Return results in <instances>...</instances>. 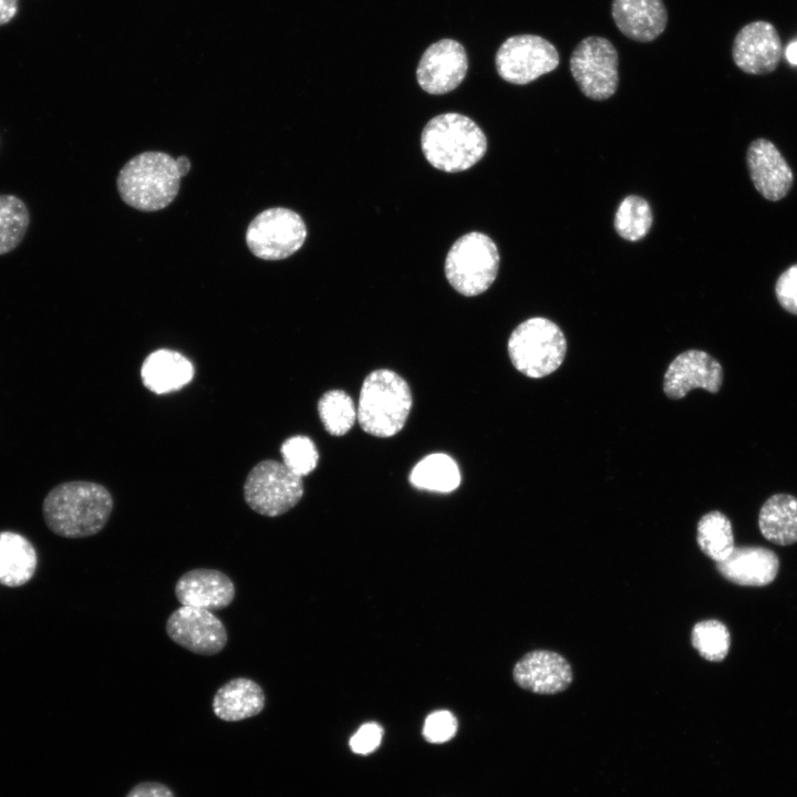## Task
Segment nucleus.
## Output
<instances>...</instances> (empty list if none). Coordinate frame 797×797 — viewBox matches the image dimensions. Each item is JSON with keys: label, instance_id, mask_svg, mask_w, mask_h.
Returning a JSON list of instances; mask_svg holds the SVG:
<instances>
[{"label": "nucleus", "instance_id": "nucleus-14", "mask_svg": "<svg viewBox=\"0 0 797 797\" xmlns=\"http://www.w3.org/2000/svg\"><path fill=\"white\" fill-rule=\"evenodd\" d=\"M782 53L780 39L766 21H755L743 27L735 37L732 55L735 64L749 74L773 72Z\"/></svg>", "mask_w": 797, "mask_h": 797}, {"label": "nucleus", "instance_id": "nucleus-30", "mask_svg": "<svg viewBox=\"0 0 797 797\" xmlns=\"http://www.w3.org/2000/svg\"><path fill=\"white\" fill-rule=\"evenodd\" d=\"M282 463L301 478L314 470L319 460L314 443L307 436L297 435L281 445Z\"/></svg>", "mask_w": 797, "mask_h": 797}, {"label": "nucleus", "instance_id": "nucleus-26", "mask_svg": "<svg viewBox=\"0 0 797 797\" xmlns=\"http://www.w3.org/2000/svg\"><path fill=\"white\" fill-rule=\"evenodd\" d=\"M30 224L25 203L15 195L0 194V256L14 250L23 240Z\"/></svg>", "mask_w": 797, "mask_h": 797}, {"label": "nucleus", "instance_id": "nucleus-32", "mask_svg": "<svg viewBox=\"0 0 797 797\" xmlns=\"http://www.w3.org/2000/svg\"><path fill=\"white\" fill-rule=\"evenodd\" d=\"M383 728L374 722L365 723L350 738L349 745L353 753L368 755L373 753L381 744Z\"/></svg>", "mask_w": 797, "mask_h": 797}, {"label": "nucleus", "instance_id": "nucleus-9", "mask_svg": "<svg viewBox=\"0 0 797 797\" xmlns=\"http://www.w3.org/2000/svg\"><path fill=\"white\" fill-rule=\"evenodd\" d=\"M307 227L293 210L273 207L261 211L249 224L246 242L250 251L265 260L284 259L303 245Z\"/></svg>", "mask_w": 797, "mask_h": 797}, {"label": "nucleus", "instance_id": "nucleus-31", "mask_svg": "<svg viewBox=\"0 0 797 797\" xmlns=\"http://www.w3.org/2000/svg\"><path fill=\"white\" fill-rule=\"evenodd\" d=\"M457 732L456 717L445 710L431 713L423 726V737L432 744H442L452 739Z\"/></svg>", "mask_w": 797, "mask_h": 797}, {"label": "nucleus", "instance_id": "nucleus-23", "mask_svg": "<svg viewBox=\"0 0 797 797\" xmlns=\"http://www.w3.org/2000/svg\"><path fill=\"white\" fill-rule=\"evenodd\" d=\"M758 527L767 540L788 546L797 542V498L788 494H775L762 506Z\"/></svg>", "mask_w": 797, "mask_h": 797}, {"label": "nucleus", "instance_id": "nucleus-4", "mask_svg": "<svg viewBox=\"0 0 797 797\" xmlns=\"http://www.w3.org/2000/svg\"><path fill=\"white\" fill-rule=\"evenodd\" d=\"M411 407L412 393L406 381L393 371L375 370L361 387L356 418L364 432L390 437L404 427Z\"/></svg>", "mask_w": 797, "mask_h": 797}, {"label": "nucleus", "instance_id": "nucleus-35", "mask_svg": "<svg viewBox=\"0 0 797 797\" xmlns=\"http://www.w3.org/2000/svg\"><path fill=\"white\" fill-rule=\"evenodd\" d=\"M19 0H0V25L9 23L18 13Z\"/></svg>", "mask_w": 797, "mask_h": 797}, {"label": "nucleus", "instance_id": "nucleus-3", "mask_svg": "<svg viewBox=\"0 0 797 797\" xmlns=\"http://www.w3.org/2000/svg\"><path fill=\"white\" fill-rule=\"evenodd\" d=\"M180 178L176 158L163 152H144L122 167L116 183L125 204L142 211H156L175 199Z\"/></svg>", "mask_w": 797, "mask_h": 797}, {"label": "nucleus", "instance_id": "nucleus-21", "mask_svg": "<svg viewBox=\"0 0 797 797\" xmlns=\"http://www.w3.org/2000/svg\"><path fill=\"white\" fill-rule=\"evenodd\" d=\"M144 385L156 394L176 391L194 376L192 362L178 352L157 350L151 353L141 369Z\"/></svg>", "mask_w": 797, "mask_h": 797}, {"label": "nucleus", "instance_id": "nucleus-7", "mask_svg": "<svg viewBox=\"0 0 797 797\" xmlns=\"http://www.w3.org/2000/svg\"><path fill=\"white\" fill-rule=\"evenodd\" d=\"M302 495V478L282 462L273 459H265L253 466L244 484L246 504L266 517L286 514L299 503Z\"/></svg>", "mask_w": 797, "mask_h": 797}, {"label": "nucleus", "instance_id": "nucleus-2", "mask_svg": "<svg viewBox=\"0 0 797 797\" xmlns=\"http://www.w3.org/2000/svg\"><path fill=\"white\" fill-rule=\"evenodd\" d=\"M421 146L427 162L446 173L466 170L487 151L482 128L469 117L445 113L433 117L423 128Z\"/></svg>", "mask_w": 797, "mask_h": 797}, {"label": "nucleus", "instance_id": "nucleus-12", "mask_svg": "<svg viewBox=\"0 0 797 797\" xmlns=\"http://www.w3.org/2000/svg\"><path fill=\"white\" fill-rule=\"evenodd\" d=\"M468 58L465 48L453 39L432 43L422 54L416 79L427 93L439 95L456 89L465 79Z\"/></svg>", "mask_w": 797, "mask_h": 797}, {"label": "nucleus", "instance_id": "nucleus-29", "mask_svg": "<svg viewBox=\"0 0 797 797\" xmlns=\"http://www.w3.org/2000/svg\"><path fill=\"white\" fill-rule=\"evenodd\" d=\"M692 645L702 658L721 662L728 654L731 634L727 627L715 619L697 622L692 629Z\"/></svg>", "mask_w": 797, "mask_h": 797}, {"label": "nucleus", "instance_id": "nucleus-27", "mask_svg": "<svg viewBox=\"0 0 797 797\" xmlns=\"http://www.w3.org/2000/svg\"><path fill=\"white\" fill-rule=\"evenodd\" d=\"M653 215L649 203L636 195L627 196L618 206L613 226L623 239L638 241L652 226Z\"/></svg>", "mask_w": 797, "mask_h": 797}, {"label": "nucleus", "instance_id": "nucleus-11", "mask_svg": "<svg viewBox=\"0 0 797 797\" xmlns=\"http://www.w3.org/2000/svg\"><path fill=\"white\" fill-rule=\"evenodd\" d=\"M166 633L176 644L199 655L219 653L228 639L224 623L211 611L188 605L168 617Z\"/></svg>", "mask_w": 797, "mask_h": 797}, {"label": "nucleus", "instance_id": "nucleus-10", "mask_svg": "<svg viewBox=\"0 0 797 797\" xmlns=\"http://www.w3.org/2000/svg\"><path fill=\"white\" fill-rule=\"evenodd\" d=\"M559 53L547 39L537 34H517L498 48L495 65L506 82L525 85L559 65Z\"/></svg>", "mask_w": 797, "mask_h": 797}, {"label": "nucleus", "instance_id": "nucleus-34", "mask_svg": "<svg viewBox=\"0 0 797 797\" xmlns=\"http://www.w3.org/2000/svg\"><path fill=\"white\" fill-rule=\"evenodd\" d=\"M126 797H175L166 785L157 782H143L135 785Z\"/></svg>", "mask_w": 797, "mask_h": 797}, {"label": "nucleus", "instance_id": "nucleus-15", "mask_svg": "<svg viewBox=\"0 0 797 797\" xmlns=\"http://www.w3.org/2000/svg\"><path fill=\"white\" fill-rule=\"evenodd\" d=\"M513 677L524 690L537 694H557L569 687L573 674L562 655L548 650H535L515 664Z\"/></svg>", "mask_w": 797, "mask_h": 797}, {"label": "nucleus", "instance_id": "nucleus-25", "mask_svg": "<svg viewBox=\"0 0 797 797\" xmlns=\"http://www.w3.org/2000/svg\"><path fill=\"white\" fill-rule=\"evenodd\" d=\"M696 541L700 549L712 560H725L735 548L729 519L721 511L705 514L697 522Z\"/></svg>", "mask_w": 797, "mask_h": 797}, {"label": "nucleus", "instance_id": "nucleus-22", "mask_svg": "<svg viewBox=\"0 0 797 797\" xmlns=\"http://www.w3.org/2000/svg\"><path fill=\"white\" fill-rule=\"evenodd\" d=\"M38 556L33 545L22 535L0 531V583L21 587L35 573Z\"/></svg>", "mask_w": 797, "mask_h": 797}, {"label": "nucleus", "instance_id": "nucleus-1", "mask_svg": "<svg viewBox=\"0 0 797 797\" xmlns=\"http://www.w3.org/2000/svg\"><path fill=\"white\" fill-rule=\"evenodd\" d=\"M113 510L111 493L93 482L74 480L53 487L42 505L48 528L64 538H85L100 532Z\"/></svg>", "mask_w": 797, "mask_h": 797}, {"label": "nucleus", "instance_id": "nucleus-6", "mask_svg": "<svg viewBox=\"0 0 797 797\" xmlns=\"http://www.w3.org/2000/svg\"><path fill=\"white\" fill-rule=\"evenodd\" d=\"M499 252L485 234L468 232L451 247L445 259V276L460 294L474 297L485 292L495 281Z\"/></svg>", "mask_w": 797, "mask_h": 797}, {"label": "nucleus", "instance_id": "nucleus-36", "mask_svg": "<svg viewBox=\"0 0 797 797\" xmlns=\"http://www.w3.org/2000/svg\"><path fill=\"white\" fill-rule=\"evenodd\" d=\"M176 161H177V165H178L180 175L183 177L189 172L190 162L186 156H180Z\"/></svg>", "mask_w": 797, "mask_h": 797}, {"label": "nucleus", "instance_id": "nucleus-8", "mask_svg": "<svg viewBox=\"0 0 797 797\" xmlns=\"http://www.w3.org/2000/svg\"><path fill=\"white\" fill-rule=\"evenodd\" d=\"M570 72L587 97L607 100L615 93L619 84L618 51L607 38L587 37L571 53Z\"/></svg>", "mask_w": 797, "mask_h": 797}, {"label": "nucleus", "instance_id": "nucleus-33", "mask_svg": "<svg viewBox=\"0 0 797 797\" xmlns=\"http://www.w3.org/2000/svg\"><path fill=\"white\" fill-rule=\"evenodd\" d=\"M775 291L780 306L788 312L797 314V265L779 276Z\"/></svg>", "mask_w": 797, "mask_h": 797}, {"label": "nucleus", "instance_id": "nucleus-18", "mask_svg": "<svg viewBox=\"0 0 797 797\" xmlns=\"http://www.w3.org/2000/svg\"><path fill=\"white\" fill-rule=\"evenodd\" d=\"M717 571L738 586L764 587L772 583L779 570V558L770 549L760 546L735 547L723 561L716 562Z\"/></svg>", "mask_w": 797, "mask_h": 797}, {"label": "nucleus", "instance_id": "nucleus-19", "mask_svg": "<svg viewBox=\"0 0 797 797\" xmlns=\"http://www.w3.org/2000/svg\"><path fill=\"white\" fill-rule=\"evenodd\" d=\"M611 13L620 32L638 42L655 40L667 24L662 0H612Z\"/></svg>", "mask_w": 797, "mask_h": 797}, {"label": "nucleus", "instance_id": "nucleus-20", "mask_svg": "<svg viewBox=\"0 0 797 797\" xmlns=\"http://www.w3.org/2000/svg\"><path fill=\"white\" fill-rule=\"evenodd\" d=\"M266 697L261 686L246 677H236L219 687L213 698L215 715L226 722H237L259 714Z\"/></svg>", "mask_w": 797, "mask_h": 797}, {"label": "nucleus", "instance_id": "nucleus-17", "mask_svg": "<svg viewBox=\"0 0 797 797\" xmlns=\"http://www.w3.org/2000/svg\"><path fill=\"white\" fill-rule=\"evenodd\" d=\"M746 158L752 182L766 199L776 201L787 195L793 185V172L772 142L753 141Z\"/></svg>", "mask_w": 797, "mask_h": 797}, {"label": "nucleus", "instance_id": "nucleus-24", "mask_svg": "<svg viewBox=\"0 0 797 797\" xmlns=\"http://www.w3.org/2000/svg\"><path fill=\"white\" fill-rule=\"evenodd\" d=\"M410 483L418 488L437 493H451L460 484V472L448 455L435 453L421 459L410 474Z\"/></svg>", "mask_w": 797, "mask_h": 797}, {"label": "nucleus", "instance_id": "nucleus-28", "mask_svg": "<svg viewBox=\"0 0 797 797\" xmlns=\"http://www.w3.org/2000/svg\"><path fill=\"white\" fill-rule=\"evenodd\" d=\"M318 412L325 431L334 436L346 434L356 420L352 398L341 390L325 392L319 400Z\"/></svg>", "mask_w": 797, "mask_h": 797}, {"label": "nucleus", "instance_id": "nucleus-13", "mask_svg": "<svg viewBox=\"0 0 797 797\" xmlns=\"http://www.w3.org/2000/svg\"><path fill=\"white\" fill-rule=\"evenodd\" d=\"M723 383V368L717 360L701 350L679 354L667 366L663 390L670 398H683L693 389L717 393Z\"/></svg>", "mask_w": 797, "mask_h": 797}, {"label": "nucleus", "instance_id": "nucleus-37", "mask_svg": "<svg viewBox=\"0 0 797 797\" xmlns=\"http://www.w3.org/2000/svg\"><path fill=\"white\" fill-rule=\"evenodd\" d=\"M786 56L790 63L797 64V41L786 49Z\"/></svg>", "mask_w": 797, "mask_h": 797}, {"label": "nucleus", "instance_id": "nucleus-16", "mask_svg": "<svg viewBox=\"0 0 797 797\" xmlns=\"http://www.w3.org/2000/svg\"><path fill=\"white\" fill-rule=\"evenodd\" d=\"M235 593L231 579L216 569L189 570L175 584V596L183 605L209 611L227 608L231 604Z\"/></svg>", "mask_w": 797, "mask_h": 797}, {"label": "nucleus", "instance_id": "nucleus-5", "mask_svg": "<svg viewBox=\"0 0 797 797\" xmlns=\"http://www.w3.org/2000/svg\"><path fill=\"white\" fill-rule=\"evenodd\" d=\"M507 348L511 363L520 373L540 379L561 365L567 341L555 322L535 317L521 322L511 332Z\"/></svg>", "mask_w": 797, "mask_h": 797}]
</instances>
